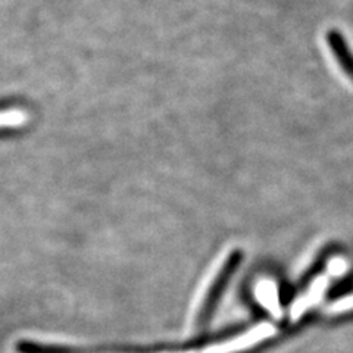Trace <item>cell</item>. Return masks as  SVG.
Wrapping results in <instances>:
<instances>
[{"mask_svg": "<svg viewBox=\"0 0 353 353\" xmlns=\"http://www.w3.org/2000/svg\"><path fill=\"white\" fill-rule=\"evenodd\" d=\"M275 333H277V328H275L272 324L261 323L253 328H250L249 331H246V333L230 339L224 341V343L208 346L201 353H239L262 343L263 340L275 336Z\"/></svg>", "mask_w": 353, "mask_h": 353, "instance_id": "1", "label": "cell"}, {"mask_svg": "<svg viewBox=\"0 0 353 353\" xmlns=\"http://www.w3.org/2000/svg\"><path fill=\"white\" fill-rule=\"evenodd\" d=\"M230 249H225L219 253V255L215 258V261L212 262L211 267H209V270L206 271V274L203 275V279L201 280V283H199L197 289L194 292V296H193V301L190 303V309H189V314H187V327H192L196 316L199 315V312H201V309L206 301V297L209 294V292H211L214 283L216 281L219 272L223 271L224 265L227 263L228 258H230Z\"/></svg>", "mask_w": 353, "mask_h": 353, "instance_id": "2", "label": "cell"}, {"mask_svg": "<svg viewBox=\"0 0 353 353\" xmlns=\"http://www.w3.org/2000/svg\"><path fill=\"white\" fill-rule=\"evenodd\" d=\"M330 284V277L328 275H319L318 279L312 281V284L309 285V289L297 299L292 307H290V319L292 323L299 321L302 315L309 311L314 305H316L319 301L324 297V293L328 289Z\"/></svg>", "mask_w": 353, "mask_h": 353, "instance_id": "3", "label": "cell"}, {"mask_svg": "<svg viewBox=\"0 0 353 353\" xmlns=\"http://www.w3.org/2000/svg\"><path fill=\"white\" fill-rule=\"evenodd\" d=\"M256 301L267 309V312L275 319L283 316V306L280 303V296L277 284L270 279H262L255 285Z\"/></svg>", "mask_w": 353, "mask_h": 353, "instance_id": "4", "label": "cell"}, {"mask_svg": "<svg viewBox=\"0 0 353 353\" xmlns=\"http://www.w3.org/2000/svg\"><path fill=\"white\" fill-rule=\"evenodd\" d=\"M347 311H353V294L341 297V299L333 302L327 307V312L331 314V315L343 314V312H347Z\"/></svg>", "mask_w": 353, "mask_h": 353, "instance_id": "5", "label": "cell"}, {"mask_svg": "<svg viewBox=\"0 0 353 353\" xmlns=\"http://www.w3.org/2000/svg\"><path fill=\"white\" fill-rule=\"evenodd\" d=\"M346 271H347V262L341 258H334L327 267V275L330 279L340 277V275H343Z\"/></svg>", "mask_w": 353, "mask_h": 353, "instance_id": "6", "label": "cell"}]
</instances>
